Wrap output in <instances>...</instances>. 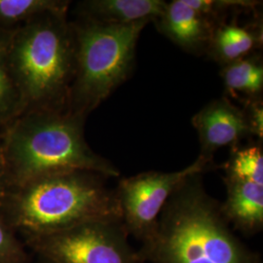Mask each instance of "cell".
Listing matches in <instances>:
<instances>
[{
	"label": "cell",
	"mask_w": 263,
	"mask_h": 263,
	"mask_svg": "<svg viewBox=\"0 0 263 263\" xmlns=\"http://www.w3.org/2000/svg\"><path fill=\"white\" fill-rule=\"evenodd\" d=\"M198 173L175 190L139 254L151 263H262L234 234Z\"/></svg>",
	"instance_id": "1"
},
{
	"label": "cell",
	"mask_w": 263,
	"mask_h": 263,
	"mask_svg": "<svg viewBox=\"0 0 263 263\" xmlns=\"http://www.w3.org/2000/svg\"><path fill=\"white\" fill-rule=\"evenodd\" d=\"M107 177L85 170L61 172L10 188L0 209L22 240L50 235L85 222L121 219Z\"/></svg>",
	"instance_id": "2"
},
{
	"label": "cell",
	"mask_w": 263,
	"mask_h": 263,
	"mask_svg": "<svg viewBox=\"0 0 263 263\" xmlns=\"http://www.w3.org/2000/svg\"><path fill=\"white\" fill-rule=\"evenodd\" d=\"M87 117L65 111L23 113L0 135L10 188L44 176L76 170L118 178L120 171L85 139Z\"/></svg>",
	"instance_id": "3"
},
{
	"label": "cell",
	"mask_w": 263,
	"mask_h": 263,
	"mask_svg": "<svg viewBox=\"0 0 263 263\" xmlns=\"http://www.w3.org/2000/svg\"><path fill=\"white\" fill-rule=\"evenodd\" d=\"M8 58L23 113L67 110L76 65L67 13H49L12 31Z\"/></svg>",
	"instance_id": "4"
},
{
	"label": "cell",
	"mask_w": 263,
	"mask_h": 263,
	"mask_svg": "<svg viewBox=\"0 0 263 263\" xmlns=\"http://www.w3.org/2000/svg\"><path fill=\"white\" fill-rule=\"evenodd\" d=\"M76 65L68 107L88 115L132 76L141 31L148 24L112 25L76 17Z\"/></svg>",
	"instance_id": "5"
},
{
	"label": "cell",
	"mask_w": 263,
	"mask_h": 263,
	"mask_svg": "<svg viewBox=\"0 0 263 263\" xmlns=\"http://www.w3.org/2000/svg\"><path fill=\"white\" fill-rule=\"evenodd\" d=\"M128 238L121 219H100L23 242L53 263H145Z\"/></svg>",
	"instance_id": "6"
},
{
	"label": "cell",
	"mask_w": 263,
	"mask_h": 263,
	"mask_svg": "<svg viewBox=\"0 0 263 263\" xmlns=\"http://www.w3.org/2000/svg\"><path fill=\"white\" fill-rule=\"evenodd\" d=\"M214 161L200 156L184 169L177 172L148 171L123 178L114 188L120 208L123 226L129 236L140 242L151 237L160 214L175 190L194 174L214 169Z\"/></svg>",
	"instance_id": "7"
},
{
	"label": "cell",
	"mask_w": 263,
	"mask_h": 263,
	"mask_svg": "<svg viewBox=\"0 0 263 263\" xmlns=\"http://www.w3.org/2000/svg\"><path fill=\"white\" fill-rule=\"evenodd\" d=\"M191 122L199 137V156L208 161H214V154L219 148H233L246 138L253 137L244 109L227 97L208 103L192 117Z\"/></svg>",
	"instance_id": "8"
},
{
	"label": "cell",
	"mask_w": 263,
	"mask_h": 263,
	"mask_svg": "<svg viewBox=\"0 0 263 263\" xmlns=\"http://www.w3.org/2000/svg\"><path fill=\"white\" fill-rule=\"evenodd\" d=\"M161 34L184 52L207 55L216 27L220 24L191 8L184 0H173L153 22Z\"/></svg>",
	"instance_id": "9"
},
{
	"label": "cell",
	"mask_w": 263,
	"mask_h": 263,
	"mask_svg": "<svg viewBox=\"0 0 263 263\" xmlns=\"http://www.w3.org/2000/svg\"><path fill=\"white\" fill-rule=\"evenodd\" d=\"M226 201L220 203L221 212L229 226L254 235L263 229V185L249 181L223 179Z\"/></svg>",
	"instance_id": "10"
},
{
	"label": "cell",
	"mask_w": 263,
	"mask_h": 263,
	"mask_svg": "<svg viewBox=\"0 0 263 263\" xmlns=\"http://www.w3.org/2000/svg\"><path fill=\"white\" fill-rule=\"evenodd\" d=\"M164 0H85L76 5V17L112 25L154 22L167 6Z\"/></svg>",
	"instance_id": "11"
},
{
	"label": "cell",
	"mask_w": 263,
	"mask_h": 263,
	"mask_svg": "<svg viewBox=\"0 0 263 263\" xmlns=\"http://www.w3.org/2000/svg\"><path fill=\"white\" fill-rule=\"evenodd\" d=\"M262 45V28L221 22L214 32L208 56L221 66L252 55Z\"/></svg>",
	"instance_id": "12"
},
{
	"label": "cell",
	"mask_w": 263,
	"mask_h": 263,
	"mask_svg": "<svg viewBox=\"0 0 263 263\" xmlns=\"http://www.w3.org/2000/svg\"><path fill=\"white\" fill-rule=\"evenodd\" d=\"M220 76L227 94L244 95L247 100L261 99L263 65L261 57L250 56L222 66Z\"/></svg>",
	"instance_id": "13"
},
{
	"label": "cell",
	"mask_w": 263,
	"mask_h": 263,
	"mask_svg": "<svg viewBox=\"0 0 263 263\" xmlns=\"http://www.w3.org/2000/svg\"><path fill=\"white\" fill-rule=\"evenodd\" d=\"M66 0H0V29L14 31L49 13H67Z\"/></svg>",
	"instance_id": "14"
},
{
	"label": "cell",
	"mask_w": 263,
	"mask_h": 263,
	"mask_svg": "<svg viewBox=\"0 0 263 263\" xmlns=\"http://www.w3.org/2000/svg\"><path fill=\"white\" fill-rule=\"evenodd\" d=\"M11 32L0 29V135L23 113L19 93L10 69L8 43Z\"/></svg>",
	"instance_id": "15"
},
{
	"label": "cell",
	"mask_w": 263,
	"mask_h": 263,
	"mask_svg": "<svg viewBox=\"0 0 263 263\" xmlns=\"http://www.w3.org/2000/svg\"><path fill=\"white\" fill-rule=\"evenodd\" d=\"M224 179L249 181L263 185V151L261 143L240 144L232 148L224 165Z\"/></svg>",
	"instance_id": "16"
},
{
	"label": "cell",
	"mask_w": 263,
	"mask_h": 263,
	"mask_svg": "<svg viewBox=\"0 0 263 263\" xmlns=\"http://www.w3.org/2000/svg\"><path fill=\"white\" fill-rule=\"evenodd\" d=\"M0 263H32L27 247L0 209Z\"/></svg>",
	"instance_id": "17"
},
{
	"label": "cell",
	"mask_w": 263,
	"mask_h": 263,
	"mask_svg": "<svg viewBox=\"0 0 263 263\" xmlns=\"http://www.w3.org/2000/svg\"><path fill=\"white\" fill-rule=\"evenodd\" d=\"M184 2L217 23L223 22V17L230 11L254 10L260 5L258 1L251 0H184Z\"/></svg>",
	"instance_id": "18"
},
{
	"label": "cell",
	"mask_w": 263,
	"mask_h": 263,
	"mask_svg": "<svg viewBox=\"0 0 263 263\" xmlns=\"http://www.w3.org/2000/svg\"><path fill=\"white\" fill-rule=\"evenodd\" d=\"M245 113L250 125L252 136L262 141L263 138V104L261 99L246 100Z\"/></svg>",
	"instance_id": "19"
},
{
	"label": "cell",
	"mask_w": 263,
	"mask_h": 263,
	"mask_svg": "<svg viewBox=\"0 0 263 263\" xmlns=\"http://www.w3.org/2000/svg\"><path fill=\"white\" fill-rule=\"evenodd\" d=\"M9 189V180H8L5 165L2 158V153L0 149V201L6 195Z\"/></svg>",
	"instance_id": "20"
},
{
	"label": "cell",
	"mask_w": 263,
	"mask_h": 263,
	"mask_svg": "<svg viewBox=\"0 0 263 263\" xmlns=\"http://www.w3.org/2000/svg\"><path fill=\"white\" fill-rule=\"evenodd\" d=\"M35 263H53L51 261H49L47 259H44V258H41V257H37V261Z\"/></svg>",
	"instance_id": "21"
}]
</instances>
